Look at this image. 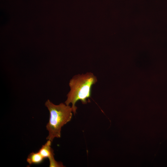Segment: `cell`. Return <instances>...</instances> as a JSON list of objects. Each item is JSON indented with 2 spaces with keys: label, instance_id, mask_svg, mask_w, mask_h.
<instances>
[{
  "label": "cell",
  "instance_id": "2",
  "mask_svg": "<svg viewBox=\"0 0 167 167\" xmlns=\"http://www.w3.org/2000/svg\"><path fill=\"white\" fill-rule=\"evenodd\" d=\"M45 105L49 113V121L46 126L49 133L46 139L52 142L55 138H60L62 127L71 120L73 110L71 107L65 103L56 105L49 100Z\"/></svg>",
  "mask_w": 167,
  "mask_h": 167
},
{
  "label": "cell",
  "instance_id": "3",
  "mask_svg": "<svg viewBox=\"0 0 167 167\" xmlns=\"http://www.w3.org/2000/svg\"><path fill=\"white\" fill-rule=\"evenodd\" d=\"M51 142L48 140L38 152L45 159L48 158L49 161V165L53 166L55 165L57 161L54 158V150L51 148Z\"/></svg>",
  "mask_w": 167,
  "mask_h": 167
},
{
  "label": "cell",
  "instance_id": "4",
  "mask_svg": "<svg viewBox=\"0 0 167 167\" xmlns=\"http://www.w3.org/2000/svg\"><path fill=\"white\" fill-rule=\"evenodd\" d=\"M45 159L38 152H32L28 155L27 161L30 165L39 164L42 163Z\"/></svg>",
  "mask_w": 167,
  "mask_h": 167
},
{
  "label": "cell",
  "instance_id": "1",
  "mask_svg": "<svg viewBox=\"0 0 167 167\" xmlns=\"http://www.w3.org/2000/svg\"><path fill=\"white\" fill-rule=\"evenodd\" d=\"M97 81L96 77L91 72L78 74L71 79L69 84L70 90L67 95L65 103L67 105L72 104L74 115L76 113L77 102L80 101L83 104L87 103V99L91 97L92 87Z\"/></svg>",
  "mask_w": 167,
  "mask_h": 167
}]
</instances>
